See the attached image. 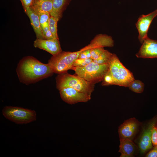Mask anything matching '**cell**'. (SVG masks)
Masks as SVG:
<instances>
[{
    "label": "cell",
    "instance_id": "cell-9",
    "mask_svg": "<svg viewBox=\"0 0 157 157\" xmlns=\"http://www.w3.org/2000/svg\"><path fill=\"white\" fill-rule=\"evenodd\" d=\"M157 16V9L147 15H142L138 19L135 24L139 33L138 38L141 43L148 37L147 32L150 25Z\"/></svg>",
    "mask_w": 157,
    "mask_h": 157
},
{
    "label": "cell",
    "instance_id": "cell-25",
    "mask_svg": "<svg viewBox=\"0 0 157 157\" xmlns=\"http://www.w3.org/2000/svg\"><path fill=\"white\" fill-rule=\"evenodd\" d=\"M151 142L154 147H157V125L153 128L151 134Z\"/></svg>",
    "mask_w": 157,
    "mask_h": 157
},
{
    "label": "cell",
    "instance_id": "cell-5",
    "mask_svg": "<svg viewBox=\"0 0 157 157\" xmlns=\"http://www.w3.org/2000/svg\"><path fill=\"white\" fill-rule=\"evenodd\" d=\"M82 51L74 52L62 51L58 54L52 56L48 60V64L52 69L54 73L58 74L71 69L74 61L78 58Z\"/></svg>",
    "mask_w": 157,
    "mask_h": 157
},
{
    "label": "cell",
    "instance_id": "cell-3",
    "mask_svg": "<svg viewBox=\"0 0 157 157\" xmlns=\"http://www.w3.org/2000/svg\"><path fill=\"white\" fill-rule=\"evenodd\" d=\"M108 64V72L113 79L114 85L128 87L135 79L132 72L123 65L115 54L113 53Z\"/></svg>",
    "mask_w": 157,
    "mask_h": 157
},
{
    "label": "cell",
    "instance_id": "cell-4",
    "mask_svg": "<svg viewBox=\"0 0 157 157\" xmlns=\"http://www.w3.org/2000/svg\"><path fill=\"white\" fill-rule=\"evenodd\" d=\"M75 74L85 80L95 84L102 81L109 70V64H99L93 61L81 67H73Z\"/></svg>",
    "mask_w": 157,
    "mask_h": 157
},
{
    "label": "cell",
    "instance_id": "cell-15",
    "mask_svg": "<svg viewBox=\"0 0 157 157\" xmlns=\"http://www.w3.org/2000/svg\"><path fill=\"white\" fill-rule=\"evenodd\" d=\"M119 152L121 157H132L134 156L137 147L132 140L129 139H120Z\"/></svg>",
    "mask_w": 157,
    "mask_h": 157
},
{
    "label": "cell",
    "instance_id": "cell-6",
    "mask_svg": "<svg viewBox=\"0 0 157 157\" xmlns=\"http://www.w3.org/2000/svg\"><path fill=\"white\" fill-rule=\"evenodd\" d=\"M2 113L6 118L18 124H27L36 119L35 111L21 107L6 106L3 109Z\"/></svg>",
    "mask_w": 157,
    "mask_h": 157
},
{
    "label": "cell",
    "instance_id": "cell-19",
    "mask_svg": "<svg viewBox=\"0 0 157 157\" xmlns=\"http://www.w3.org/2000/svg\"><path fill=\"white\" fill-rule=\"evenodd\" d=\"M144 84L141 81L134 79L128 87L131 91L137 93H141L144 90Z\"/></svg>",
    "mask_w": 157,
    "mask_h": 157
},
{
    "label": "cell",
    "instance_id": "cell-10",
    "mask_svg": "<svg viewBox=\"0 0 157 157\" xmlns=\"http://www.w3.org/2000/svg\"><path fill=\"white\" fill-rule=\"evenodd\" d=\"M140 123L135 118L125 121L119 127L120 139H129L132 140L137 133Z\"/></svg>",
    "mask_w": 157,
    "mask_h": 157
},
{
    "label": "cell",
    "instance_id": "cell-20",
    "mask_svg": "<svg viewBox=\"0 0 157 157\" xmlns=\"http://www.w3.org/2000/svg\"><path fill=\"white\" fill-rule=\"evenodd\" d=\"M58 21L53 17L50 16L49 22V28L55 38L58 39L57 33Z\"/></svg>",
    "mask_w": 157,
    "mask_h": 157
},
{
    "label": "cell",
    "instance_id": "cell-29",
    "mask_svg": "<svg viewBox=\"0 0 157 157\" xmlns=\"http://www.w3.org/2000/svg\"><path fill=\"white\" fill-rule=\"evenodd\" d=\"M44 39L49 40L55 38L53 37L52 33L49 29L44 34Z\"/></svg>",
    "mask_w": 157,
    "mask_h": 157
},
{
    "label": "cell",
    "instance_id": "cell-14",
    "mask_svg": "<svg viewBox=\"0 0 157 157\" xmlns=\"http://www.w3.org/2000/svg\"><path fill=\"white\" fill-rule=\"evenodd\" d=\"M24 11L30 19L31 25L35 33L37 38L44 39L42 28L38 14L30 7Z\"/></svg>",
    "mask_w": 157,
    "mask_h": 157
},
{
    "label": "cell",
    "instance_id": "cell-21",
    "mask_svg": "<svg viewBox=\"0 0 157 157\" xmlns=\"http://www.w3.org/2000/svg\"><path fill=\"white\" fill-rule=\"evenodd\" d=\"M39 16L42 28L49 25L50 18V13L43 12L37 13Z\"/></svg>",
    "mask_w": 157,
    "mask_h": 157
},
{
    "label": "cell",
    "instance_id": "cell-28",
    "mask_svg": "<svg viewBox=\"0 0 157 157\" xmlns=\"http://www.w3.org/2000/svg\"><path fill=\"white\" fill-rule=\"evenodd\" d=\"M146 157H157V147H153L146 155Z\"/></svg>",
    "mask_w": 157,
    "mask_h": 157
},
{
    "label": "cell",
    "instance_id": "cell-30",
    "mask_svg": "<svg viewBox=\"0 0 157 157\" xmlns=\"http://www.w3.org/2000/svg\"></svg>",
    "mask_w": 157,
    "mask_h": 157
},
{
    "label": "cell",
    "instance_id": "cell-16",
    "mask_svg": "<svg viewBox=\"0 0 157 157\" xmlns=\"http://www.w3.org/2000/svg\"><path fill=\"white\" fill-rule=\"evenodd\" d=\"M53 0H34L30 8L36 13H50L52 9Z\"/></svg>",
    "mask_w": 157,
    "mask_h": 157
},
{
    "label": "cell",
    "instance_id": "cell-13",
    "mask_svg": "<svg viewBox=\"0 0 157 157\" xmlns=\"http://www.w3.org/2000/svg\"><path fill=\"white\" fill-rule=\"evenodd\" d=\"M114 45V40L111 36L106 34H99L94 37L90 44L83 48L86 49L99 47H111Z\"/></svg>",
    "mask_w": 157,
    "mask_h": 157
},
{
    "label": "cell",
    "instance_id": "cell-1",
    "mask_svg": "<svg viewBox=\"0 0 157 157\" xmlns=\"http://www.w3.org/2000/svg\"><path fill=\"white\" fill-rule=\"evenodd\" d=\"M16 71L19 81L26 85L47 78L54 73L48 63H43L30 56H25L19 61Z\"/></svg>",
    "mask_w": 157,
    "mask_h": 157
},
{
    "label": "cell",
    "instance_id": "cell-2",
    "mask_svg": "<svg viewBox=\"0 0 157 157\" xmlns=\"http://www.w3.org/2000/svg\"><path fill=\"white\" fill-rule=\"evenodd\" d=\"M56 79V88L59 91L64 88L70 87L91 95L94 90L95 83L67 72L58 74Z\"/></svg>",
    "mask_w": 157,
    "mask_h": 157
},
{
    "label": "cell",
    "instance_id": "cell-23",
    "mask_svg": "<svg viewBox=\"0 0 157 157\" xmlns=\"http://www.w3.org/2000/svg\"><path fill=\"white\" fill-rule=\"evenodd\" d=\"M105 50L103 47H96L91 49V58L93 60L97 59Z\"/></svg>",
    "mask_w": 157,
    "mask_h": 157
},
{
    "label": "cell",
    "instance_id": "cell-22",
    "mask_svg": "<svg viewBox=\"0 0 157 157\" xmlns=\"http://www.w3.org/2000/svg\"><path fill=\"white\" fill-rule=\"evenodd\" d=\"M93 61V60L91 58H78L74 62L73 66L74 67H83Z\"/></svg>",
    "mask_w": 157,
    "mask_h": 157
},
{
    "label": "cell",
    "instance_id": "cell-8",
    "mask_svg": "<svg viewBox=\"0 0 157 157\" xmlns=\"http://www.w3.org/2000/svg\"><path fill=\"white\" fill-rule=\"evenodd\" d=\"M157 124V117L152 119L144 128L139 138L138 147L142 153H144L153 148L151 142L152 131Z\"/></svg>",
    "mask_w": 157,
    "mask_h": 157
},
{
    "label": "cell",
    "instance_id": "cell-24",
    "mask_svg": "<svg viewBox=\"0 0 157 157\" xmlns=\"http://www.w3.org/2000/svg\"><path fill=\"white\" fill-rule=\"evenodd\" d=\"M101 84L103 86L114 85L113 79L108 71L104 76Z\"/></svg>",
    "mask_w": 157,
    "mask_h": 157
},
{
    "label": "cell",
    "instance_id": "cell-27",
    "mask_svg": "<svg viewBox=\"0 0 157 157\" xmlns=\"http://www.w3.org/2000/svg\"><path fill=\"white\" fill-rule=\"evenodd\" d=\"M24 10L30 8L34 0H20Z\"/></svg>",
    "mask_w": 157,
    "mask_h": 157
},
{
    "label": "cell",
    "instance_id": "cell-7",
    "mask_svg": "<svg viewBox=\"0 0 157 157\" xmlns=\"http://www.w3.org/2000/svg\"><path fill=\"white\" fill-rule=\"evenodd\" d=\"M59 93L62 100L70 104L79 102H86L91 98V95L70 87L62 89L59 90Z\"/></svg>",
    "mask_w": 157,
    "mask_h": 157
},
{
    "label": "cell",
    "instance_id": "cell-17",
    "mask_svg": "<svg viewBox=\"0 0 157 157\" xmlns=\"http://www.w3.org/2000/svg\"><path fill=\"white\" fill-rule=\"evenodd\" d=\"M68 0H53L52 9L50 16L54 17L58 21L61 17L62 12Z\"/></svg>",
    "mask_w": 157,
    "mask_h": 157
},
{
    "label": "cell",
    "instance_id": "cell-11",
    "mask_svg": "<svg viewBox=\"0 0 157 157\" xmlns=\"http://www.w3.org/2000/svg\"><path fill=\"white\" fill-rule=\"evenodd\" d=\"M35 48L44 50L52 55H56L62 51L59 40L56 38L49 40L37 38L34 42Z\"/></svg>",
    "mask_w": 157,
    "mask_h": 157
},
{
    "label": "cell",
    "instance_id": "cell-26",
    "mask_svg": "<svg viewBox=\"0 0 157 157\" xmlns=\"http://www.w3.org/2000/svg\"><path fill=\"white\" fill-rule=\"evenodd\" d=\"M82 51L80 53L78 58H91V49H85L83 48L81 49Z\"/></svg>",
    "mask_w": 157,
    "mask_h": 157
},
{
    "label": "cell",
    "instance_id": "cell-18",
    "mask_svg": "<svg viewBox=\"0 0 157 157\" xmlns=\"http://www.w3.org/2000/svg\"><path fill=\"white\" fill-rule=\"evenodd\" d=\"M113 54L108 50H105L99 57L93 60V61L99 64L108 63Z\"/></svg>",
    "mask_w": 157,
    "mask_h": 157
},
{
    "label": "cell",
    "instance_id": "cell-12",
    "mask_svg": "<svg viewBox=\"0 0 157 157\" xmlns=\"http://www.w3.org/2000/svg\"><path fill=\"white\" fill-rule=\"evenodd\" d=\"M139 51L135 55L138 58H157V40L147 37L143 41Z\"/></svg>",
    "mask_w": 157,
    "mask_h": 157
}]
</instances>
